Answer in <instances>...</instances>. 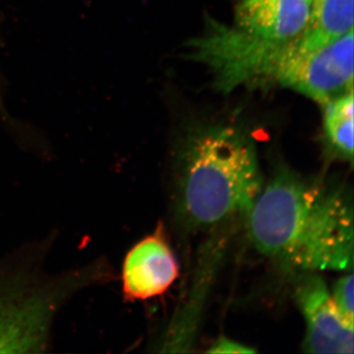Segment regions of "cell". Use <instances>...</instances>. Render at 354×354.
Instances as JSON below:
<instances>
[{
    "instance_id": "cell-4",
    "label": "cell",
    "mask_w": 354,
    "mask_h": 354,
    "mask_svg": "<svg viewBox=\"0 0 354 354\" xmlns=\"http://www.w3.org/2000/svg\"><path fill=\"white\" fill-rule=\"evenodd\" d=\"M283 87L323 106L353 91V30L315 50H297Z\"/></svg>"
},
{
    "instance_id": "cell-7",
    "label": "cell",
    "mask_w": 354,
    "mask_h": 354,
    "mask_svg": "<svg viewBox=\"0 0 354 354\" xmlns=\"http://www.w3.org/2000/svg\"><path fill=\"white\" fill-rule=\"evenodd\" d=\"M313 0H239L236 27L254 38L286 43L308 22Z\"/></svg>"
},
{
    "instance_id": "cell-3",
    "label": "cell",
    "mask_w": 354,
    "mask_h": 354,
    "mask_svg": "<svg viewBox=\"0 0 354 354\" xmlns=\"http://www.w3.org/2000/svg\"><path fill=\"white\" fill-rule=\"evenodd\" d=\"M264 186L253 140L234 125L191 135L179 158L177 206L190 227H212L248 215Z\"/></svg>"
},
{
    "instance_id": "cell-9",
    "label": "cell",
    "mask_w": 354,
    "mask_h": 354,
    "mask_svg": "<svg viewBox=\"0 0 354 354\" xmlns=\"http://www.w3.org/2000/svg\"><path fill=\"white\" fill-rule=\"evenodd\" d=\"M324 131L333 148L353 162V91L324 104Z\"/></svg>"
},
{
    "instance_id": "cell-5",
    "label": "cell",
    "mask_w": 354,
    "mask_h": 354,
    "mask_svg": "<svg viewBox=\"0 0 354 354\" xmlns=\"http://www.w3.org/2000/svg\"><path fill=\"white\" fill-rule=\"evenodd\" d=\"M295 299L306 322V353H353V323L335 307L322 278L311 272L302 277L295 286Z\"/></svg>"
},
{
    "instance_id": "cell-1",
    "label": "cell",
    "mask_w": 354,
    "mask_h": 354,
    "mask_svg": "<svg viewBox=\"0 0 354 354\" xmlns=\"http://www.w3.org/2000/svg\"><path fill=\"white\" fill-rule=\"evenodd\" d=\"M247 218L253 245L270 259L307 272L353 267V207L344 188L281 169Z\"/></svg>"
},
{
    "instance_id": "cell-8",
    "label": "cell",
    "mask_w": 354,
    "mask_h": 354,
    "mask_svg": "<svg viewBox=\"0 0 354 354\" xmlns=\"http://www.w3.org/2000/svg\"><path fill=\"white\" fill-rule=\"evenodd\" d=\"M353 30V0H313L308 22L293 39L299 51L315 50Z\"/></svg>"
},
{
    "instance_id": "cell-10",
    "label": "cell",
    "mask_w": 354,
    "mask_h": 354,
    "mask_svg": "<svg viewBox=\"0 0 354 354\" xmlns=\"http://www.w3.org/2000/svg\"><path fill=\"white\" fill-rule=\"evenodd\" d=\"M353 274H349L348 276L342 277L335 283L333 295H330L335 307L351 323H353Z\"/></svg>"
},
{
    "instance_id": "cell-2",
    "label": "cell",
    "mask_w": 354,
    "mask_h": 354,
    "mask_svg": "<svg viewBox=\"0 0 354 354\" xmlns=\"http://www.w3.org/2000/svg\"><path fill=\"white\" fill-rule=\"evenodd\" d=\"M55 235L0 257V353H44L55 318L77 293L115 279L104 257L50 274L44 269Z\"/></svg>"
},
{
    "instance_id": "cell-6",
    "label": "cell",
    "mask_w": 354,
    "mask_h": 354,
    "mask_svg": "<svg viewBox=\"0 0 354 354\" xmlns=\"http://www.w3.org/2000/svg\"><path fill=\"white\" fill-rule=\"evenodd\" d=\"M178 277V264L162 223L128 250L121 267L125 301H144L162 295Z\"/></svg>"
},
{
    "instance_id": "cell-11",
    "label": "cell",
    "mask_w": 354,
    "mask_h": 354,
    "mask_svg": "<svg viewBox=\"0 0 354 354\" xmlns=\"http://www.w3.org/2000/svg\"><path fill=\"white\" fill-rule=\"evenodd\" d=\"M209 353H255L253 348L249 346H244V344H239V342L230 341V339H218L215 344L212 346L209 349Z\"/></svg>"
}]
</instances>
